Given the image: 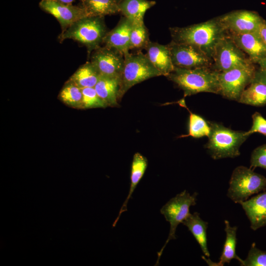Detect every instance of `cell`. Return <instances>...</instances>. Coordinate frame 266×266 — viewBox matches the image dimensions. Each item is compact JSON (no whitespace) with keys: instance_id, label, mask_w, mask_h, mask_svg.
Masks as SVG:
<instances>
[{"instance_id":"obj_1","label":"cell","mask_w":266,"mask_h":266,"mask_svg":"<svg viewBox=\"0 0 266 266\" xmlns=\"http://www.w3.org/2000/svg\"><path fill=\"white\" fill-rule=\"evenodd\" d=\"M172 41L199 49L211 59L218 43L229 34L218 17L184 27L169 28Z\"/></svg>"},{"instance_id":"obj_2","label":"cell","mask_w":266,"mask_h":266,"mask_svg":"<svg viewBox=\"0 0 266 266\" xmlns=\"http://www.w3.org/2000/svg\"><path fill=\"white\" fill-rule=\"evenodd\" d=\"M219 73L212 67H175L166 77L183 90L185 97L201 92L220 94Z\"/></svg>"},{"instance_id":"obj_3","label":"cell","mask_w":266,"mask_h":266,"mask_svg":"<svg viewBox=\"0 0 266 266\" xmlns=\"http://www.w3.org/2000/svg\"><path fill=\"white\" fill-rule=\"evenodd\" d=\"M211 132L205 145L212 158H233L240 155L241 145L249 136L246 132L234 131L216 122H208Z\"/></svg>"},{"instance_id":"obj_4","label":"cell","mask_w":266,"mask_h":266,"mask_svg":"<svg viewBox=\"0 0 266 266\" xmlns=\"http://www.w3.org/2000/svg\"><path fill=\"white\" fill-rule=\"evenodd\" d=\"M107 32L103 17L87 16L63 31L59 38L60 41L67 39L77 41L85 46L90 53L100 47Z\"/></svg>"},{"instance_id":"obj_5","label":"cell","mask_w":266,"mask_h":266,"mask_svg":"<svg viewBox=\"0 0 266 266\" xmlns=\"http://www.w3.org/2000/svg\"><path fill=\"white\" fill-rule=\"evenodd\" d=\"M124 66L120 77L118 101L134 85L148 79L161 76V73L153 66L145 54L140 51L135 53H126Z\"/></svg>"},{"instance_id":"obj_6","label":"cell","mask_w":266,"mask_h":266,"mask_svg":"<svg viewBox=\"0 0 266 266\" xmlns=\"http://www.w3.org/2000/svg\"><path fill=\"white\" fill-rule=\"evenodd\" d=\"M266 189V177L251 168L240 166L233 170L227 196L235 203L245 201L252 195Z\"/></svg>"},{"instance_id":"obj_7","label":"cell","mask_w":266,"mask_h":266,"mask_svg":"<svg viewBox=\"0 0 266 266\" xmlns=\"http://www.w3.org/2000/svg\"><path fill=\"white\" fill-rule=\"evenodd\" d=\"M197 192L191 195L186 190L169 200L160 209L166 221L170 224V230L165 244L158 252L156 265L159 264L160 258L164 248L171 240L176 239L175 233L177 226L189 215L190 208L197 203Z\"/></svg>"},{"instance_id":"obj_8","label":"cell","mask_w":266,"mask_h":266,"mask_svg":"<svg viewBox=\"0 0 266 266\" xmlns=\"http://www.w3.org/2000/svg\"><path fill=\"white\" fill-rule=\"evenodd\" d=\"M212 60V68L219 72L254 64L229 34L222 39L217 45Z\"/></svg>"},{"instance_id":"obj_9","label":"cell","mask_w":266,"mask_h":266,"mask_svg":"<svg viewBox=\"0 0 266 266\" xmlns=\"http://www.w3.org/2000/svg\"><path fill=\"white\" fill-rule=\"evenodd\" d=\"M256 70L252 65L219 72L220 95L238 101L246 87L253 82Z\"/></svg>"},{"instance_id":"obj_10","label":"cell","mask_w":266,"mask_h":266,"mask_svg":"<svg viewBox=\"0 0 266 266\" xmlns=\"http://www.w3.org/2000/svg\"><path fill=\"white\" fill-rule=\"evenodd\" d=\"M167 45L175 67L184 68L212 67V59L195 46L173 41Z\"/></svg>"},{"instance_id":"obj_11","label":"cell","mask_w":266,"mask_h":266,"mask_svg":"<svg viewBox=\"0 0 266 266\" xmlns=\"http://www.w3.org/2000/svg\"><path fill=\"white\" fill-rule=\"evenodd\" d=\"M229 34H241L258 31L264 19L256 12L238 10L218 17Z\"/></svg>"},{"instance_id":"obj_12","label":"cell","mask_w":266,"mask_h":266,"mask_svg":"<svg viewBox=\"0 0 266 266\" xmlns=\"http://www.w3.org/2000/svg\"><path fill=\"white\" fill-rule=\"evenodd\" d=\"M91 62L100 75L120 78L124 66V56L112 48L100 47L94 50Z\"/></svg>"},{"instance_id":"obj_13","label":"cell","mask_w":266,"mask_h":266,"mask_svg":"<svg viewBox=\"0 0 266 266\" xmlns=\"http://www.w3.org/2000/svg\"><path fill=\"white\" fill-rule=\"evenodd\" d=\"M39 5L58 21L63 31L79 19L89 16L82 6L65 4L55 0H41Z\"/></svg>"},{"instance_id":"obj_14","label":"cell","mask_w":266,"mask_h":266,"mask_svg":"<svg viewBox=\"0 0 266 266\" xmlns=\"http://www.w3.org/2000/svg\"><path fill=\"white\" fill-rule=\"evenodd\" d=\"M229 35L253 64L266 57V46L258 32Z\"/></svg>"},{"instance_id":"obj_15","label":"cell","mask_w":266,"mask_h":266,"mask_svg":"<svg viewBox=\"0 0 266 266\" xmlns=\"http://www.w3.org/2000/svg\"><path fill=\"white\" fill-rule=\"evenodd\" d=\"M133 22L124 16L117 26L105 36V46L112 48L124 55L129 52L130 34Z\"/></svg>"},{"instance_id":"obj_16","label":"cell","mask_w":266,"mask_h":266,"mask_svg":"<svg viewBox=\"0 0 266 266\" xmlns=\"http://www.w3.org/2000/svg\"><path fill=\"white\" fill-rule=\"evenodd\" d=\"M250 221V228L256 231L266 226V190L239 203Z\"/></svg>"},{"instance_id":"obj_17","label":"cell","mask_w":266,"mask_h":266,"mask_svg":"<svg viewBox=\"0 0 266 266\" xmlns=\"http://www.w3.org/2000/svg\"><path fill=\"white\" fill-rule=\"evenodd\" d=\"M145 49L146 55L153 66L162 75L167 76L174 69L167 45L150 41Z\"/></svg>"},{"instance_id":"obj_18","label":"cell","mask_w":266,"mask_h":266,"mask_svg":"<svg viewBox=\"0 0 266 266\" xmlns=\"http://www.w3.org/2000/svg\"><path fill=\"white\" fill-rule=\"evenodd\" d=\"M224 222L226 237L219 261L215 263L209 259L207 260L205 258L202 257L209 266H223L226 263L229 264L233 259H236L240 264L242 262L243 260L239 258L236 253L237 227L236 226L232 227L228 220H225Z\"/></svg>"},{"instance_id":"obj_19","label":"cell","mask_w":266,"mask_h":266,"mask_svg":"<svg viewBox=\"0 0 266 266\" xmlns=\"http://www.w3.org/2000/svg\"><path fill=\"white\" fill-rule=\"evenodd\" d=\"M147 165L148 161L145 157L138 152L134 154L131 166V184L129 192L120 208L116 219L113 224V227L115 226L122 214L127 210L128 203L132 198L137 185L144 175Z\"/></svg>"},{"instance_id":"obj_20","label":"cell","mask_w":266,"mask_h":266,"mask_svg":"<svg viewBox=\"0 0 266 266\" xmlns=\"http://www.w3.org/2000/svg\"><path fill=\"white\" fill-rule=\"evenodd\" d=\"M120 78L100 75L94 88L107 106L117 107Z\"/></svg>"},{"instance_id":"obj_21","label":"cell","mask_w":266,"mask_h":266,"mask_svg":"<svg viewBox=\"0 0 266 266\" xmlns=\"http://www.w3.org/2000/svg\"><path fill=\"white\" fill-rule=\"evenodd\" d=\"M182 224L193 234L204 255L209 258L210 253L207 247L206 235L208 223L200 217L198 212H195L193 214L190 213Z\"/></svg>"},{"instance_id":"obj_22","label":"cell","mask_w":266,"mask_h":266,"mask_svg":"<svg viewBox=\"0 0 266 266\" xmlns=\"http://www.w3.org/2000/svg\"><path fill=\"white\" fill-rule=\"evenodd\" d=\"M156 3L154 0H123L118 6L120 13L132 22H143L146 11Z\"/></svg>"},{"instance_id":"obj_23","label":"cell","mask_w":266,"mask_h":266,"mask_svg":"<svg viewBox=\"0 0 266 266\" xmlns=\"http://www.w3.org/2000/svg\"><path fill=\"white\" fill-rule=\"evenodd\" d=\"M100 76L99 71L90 61L81 66L68 80L81 89L94 87Z\"/></svg>"},{"instance_id":"obj_24","label":"cell","mask_w":266,"mask_h":266,"mask_svg":"<svg viewBox=\"0 0 266 266\" xmlns=\"http://www.w3.org/2000/svg\"><path fill=\"white\" fill-rule=\"evenodd\" d=\"M82 6L89 16L104 17L120 13L118 4L114 0H81Z\"/></svg>"},{"instance_id":"obj_25","label":"cell","mask_w":266,"mask_h":266,"mask_svg":"<svg viewBox=\"0 0 266 266\" xmlns=\"http://www.w3.org/2000/svg\"><path fill=\"white\" fill-rule=\"evenodd\" d=\"M240 103L255 106L266 104V85L253 81L242 92L238 101Z\"/></svg>"},{"instance_id":"obj_26","label":"cell","mask_w":266,"mask_h":266,"mask_svg":"<svg viewBox=\"0 0 266 266\" xmlns=\"http://www.w3.org/2000/svg\"><path fill=\"white\" fill-rule=\"evenodd\" d=\"M59 98L65 104L77 109H82V90L68 80L61 90Z\"/></svg>"},{"instance_id":"obj_27","label":"cell","mask_w":266,"mask_h":266,"mask_svg":"<svg viewBox=\"0 0 266 266\" xmlns=\"http://www.w3.org/2000/svg\"><path fill=\"white\" fill-rule=\"evenodd\" d=\"M149 32L143 22H133L130 34V50L145 49L149 42Z\"/></svg>"},{"instance_id":"obj_28","label":"cell","mask_w":266,"mask_h":266,"mask_svg":"<svg viewBox=\"0 0 266 266\" xmlns=\"http://www.w3.org/2000/svg\"><path fill=\"white\" fill-rule=\"evenodd\" d=\"M210 132L211 127L208 122L201 116L190 112L188 133L182 135L180 137L190 136L194 138H200L205 136L208 137Z\"/></svg>"},{"instance_id":"obj_29","label":"cell","mask_w":266,"mask_h":266,"mask_svg":"<svg viewBox=\"0 0 266 266\" xmlns=\"http://www.w3.org/2000/svg\"><path fill=\"white\" fill-rule=\"evenodd\" d=\"M81 90L82 92V109L107 107L98 95L94 87L84 88Z\"/></svg>"},{"instance_id":"obj_30","label":"cell","mask_w":266,"mask_h":266,"mask_svg":"<svg viewBox=\"0 0 266 266\" xmlns=\"http://www.w3.org/2000/svg\"><path fill=\"white\" fill-rule=\"evenodd\" d=\"M242 266H266V251L258 249L253 243L247 258L240 264Z\"/></svg>"},{"instance_id":"obj_31","label":"cell","mask_w":266,"mask_h":266,"mask_svg":"<svg viewBox=\"0 0 266 266\" xmlns=\"http://www.w3.org/2000/svg\"><path fill=\"white\" fill-rule=\"evenodd\" d=\"M258 167L266 170V144L258 146L251 154L250 168Z\"/></svg>"},{"instance_id":"obj_32","label":"cell","mask_w":266,"mask_h":266,"mask_svg":"<svg viewBox=\"0 0 266 266\" xmlns=\"http://www.w3.org/2000/svg\"><path fill=\"white\" fill-rule=\"evenodd\" d=\"M252 125L250 129L246 132L250 136L255 133H258L266 136V119L258 112H255L252 116Z\"/></svg>"},{"instance_id":"obj_33","label":"cell","mask_w":266,"mask_h":266,"mask_svg":"<svg viewBox=\"0 0 266 266\" xmlns=\"http://www.w3.org/2000/svg\"><path fill=\"white\" fill-rule=\"evenodd\" d=\"M253 81L261 82L266 85V69L260 68L256 70Z\"/></svg>"},{"instance_id":"obj_34","label":"cell","mask_w":266,"mask_h":266,"mask_svg":"<svg viewBox=\"0 0 266 266\" xmlns=\"http://www.w3.org/2000/svg\"><path fill=\"white\" fill-rule=\"evenodd\" d=\"M258 32L266 46V20L265 19L261 23Z\"/></svg>"},{"instance_id":"obj_35","label":"cell","mask_w":266,"mask_h":266,"mask_svg":"<svg viewBox=\"0 0 266 266\" xmlns=\"http://www.w3.org/2000/svg\"><path fill=\"white\" fill-rule=\"evenodd\" d=\"M258 64L260 68L266 69V57L261 60Z\"/></svg>"},{"instance_id":"obj_36","label":"cell","mask_w":266,"mask_h":266,"mask_svg":"<svg viewBox=\"0 0 266 266\" xmlns=\"http://www.w3.org/2000/svg\"><path fill=\"white\" fill-rule=\"evenodd\" d=\"M65 4H72L75 0H55Z\"/></svg>"},{"instance_id":"obj_37","label":"cell","mask_w":266,"mask_h":266,"mask_svg":"<svg viewBox=\"0 0 266 266\" xmlns=\"http://www.w3.org/2000/svg\"><path fill=\"white\" fill-rule=\"evenodd\" d=\"M116 3L119 4L121 1H122L123 0H114Z\"/></svg>"}]
</instances>
